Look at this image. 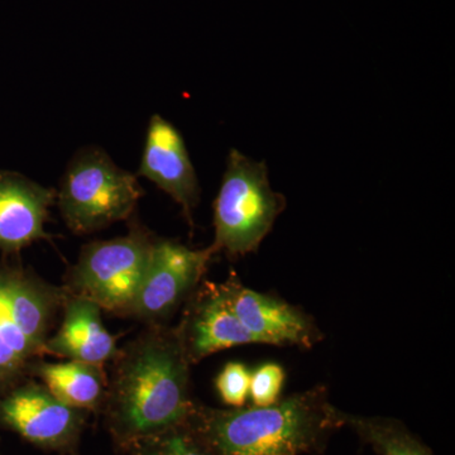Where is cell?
Here are the masks:
<instances>
[{"mask_svg": "<svg viewBox=\"0 0 455 455\" xmlns=\"http://www.w3.org/2000/svg\"><path fill=\"white\" fill-rule=\"evenodd\" d=\"M103 414L116 445L128 451L140 440L187 423L191 362L176 326L147 325L113 359Z\"/></svg>", "mask_w": 455, "mask_h": 455, "instance_id": "1", "label": "cell"}, {"mask_svg": "<svg viewBox=\"0 0 455 455\" xmlns=\"http://www.w3.org/2000/svg\"><path fill=\"white\" fill-rule=\"evenodd\" d=\"M324 386L298 392L266 407L212 409L196 403L188 423L212 455L320 453L346 427Z\"/></svg>", "mask_w": 455, "mask_h": 455, "instance_id": "2", "label": "cell"}, {"mask_svg": "<svg viewBox=\"0 0 455 455\" xmlns=\"http://www.w3.org/2000/svg\"><path fill=\"white\" fill-rule=\"evenodd\" d=\"M68 290L20 262L0 260V395L28 379L61 317Z\"/></svg>", "mask_w": 455, "mask_h": 455, "instance_id": "3", "label": "cell"}, {"mask_svg": "<svg viewBox=\"0 0 455 455\" xmlns=\"http://www.w3.org/2000/svg\"><path fill=\"white\" fill-rule=\"evenodd\" d=\"M143 196L139 176L121 169L100 147L88 146L66 166L56 204L71 233L86 235L130 220Z\"/></svg>", "mask_w": 455, "mask_h": 455, "instance_id": "4", "label": "cell"}, {"mask_svg": "<svg viewBox=\"0 0 455 455\" xmlns=\"http://www.w3.org/2000/svg\"><path fill=\"white\" fill-rule=\"evenodd\" d=\"M286 205V197L269 184L265 161H254L232 149L212 204V251L232 259L256 252Z\"/></svg>", "mask_w": 455, "mask_h": 455, "instance_id": "5", "label": "cell"}, {"mask_svg": "<svg viewBox=\"0 0 455 455\" xmlns=\"http://www.w3.org/2000/svg\"><path fill=\"white\" fill-rule=\"evenodd\" d=\"M156 236L133 215L127 235L83 245L79 259L66 274L65 289L94 301L101 310L130 316Z\"/></svg>", "mask_w": 455, "mask_h": 455, "instance_id": "6", "label": "cell"}, {"mask_svg": "<svg viewBox=\"0 0 455 455\" xmlns=\"http://www.w3.org/2000/svg\"><path fill=\"white\" fill-rule=\"evenodd\" d=\"M89 415L66 405L32 377L0 395V427L61 455L76 451Z\"/></svg>", "mask_w": 455, "mask_h": 455, "instance_id": "7", "label": "cell"}, {"mask_svg": "<svg viewBox=\"0 0 455 455\" xmlns=\"http://www.w3.org/2000/svg\"><path fill=\"white\" fill-rule=\"evenodd\" d=\"M214 256L212 247L191 250L178 241L156 236L130 316L147 325L164 324L199 287Z\"/></svg>", "mask_w": 455, "mask_h": 455, "instance_id": "8", "label": "cell"}, {"mask_svg": "<svg viewBox=\"0 0 455 455\" xmlns=\"http://www.w3.org/2000/svg\"><path fill=\"white\" fill-rule=\"evenodd\" d=\"M220 286L254 343L310 349L322 339L307 314L277 296L245 287L235 272Z\"/></svg>", "mask_w": 455, "mask_h": 455, "instance_id": "9", "label": "cell"}, {"mask_svg": "<svg viewBox=\"0 0 455 455\" xmlns=\"http://www.w3.org/2000/svg\"><path fill=\"white\" fill-rule=\"evenodd\" d=\"M137 176L149 180L172 197L193 229V215L200 203L202 188L184 137L160 114L149 119Z\"/></svg>", "mask_w": 455, "mask_h": 455, "instance_id": "10", "label": "cell"}, {"mask_svg": "<svg viewBox=\"0 0 455 455\" xmlns=\"http://www.w3.org/2000/svg\"><path fill=\"white\" fill-rule=\"evenodd\" d=\"M176 328L191 364L220 350L254 343L230 307L220 283L199 284L188 299L187 309Z\"/></svg>", "mask_w": 455, "mask_h": 455, "instance_id": "11", "label": "cell"}, {"mask_svg": "<svg viewBox=\"0 0 455 455\" xmlns=\"http://www.w3.org/2000/svg\"><path fill=\"white\" fill-rule=\"evenodd\" d=\"M53 204L55 188L22 173L0 170V251L17 254L35 242L51 239L44 227Z\"/></svg>", "mask_w": 455, "mask_h": 455, "instance_id": "12", "label": "cell"}, {"mask_svg": "<svg viewBox=\"0 0 455 455\" xmlns=\"http://www.w3.org/2000/svg\"><path fill=\"white\" fill-rule=\"evenodd\" d=\"M118 339L104 325L101 307L68 291L59 329L50 335L44 353L55 357L106 364L118 355Z\"/></svg>", "mask_w": 455, "mask_h": 455, "instance_id": "13", "label": "cell"}, {"mask_svg": "<svg viewBox=\"0 0 455 455\" xmlns=\"http://www.w3.org/2000/svg\"><path fill=\"white\" fill-rule=\"evenodd\" d=\"M35 377L66 405L92 412L103 411L106 403L108 376L103 364L65 359L62 362H44L38 359L29 370Z\"/></svg>", "mask_w": 455, "mask_h": 455, "instance_id": "14", "label": "cell"}, {"mask_svg": "<svg viewBox=\"0 0 455 455\" xmlns=\"http://www.w3.org/2000/svg\"><path fill=\"white\" fill-rule=\"evenodd\" d=\"M344 424L358 434L377 455H433L405 425L390 418L343 412Z\"/></svg>", "mask_w": 455, "mask_h": 455, "instance_id": "15", "label": "cell"}, {"mask_svg": "<svg viewBox=\"0 0 455 455\" xmlns=\"http://www.w3.org/2000/svg\"><path fill=\"white\" fill-rule=\"evenodd\" d=\"M128 451L132 455H212L188 420L157 435L140 440Z\"/></svg>", "mask_w": 455, "mask_h": 455, "instance_id": "16", "label": "cell"}, {"mask_svg": "<svg viewBox=\"0 0 455 455\" xmlns=\"http://www.w3.org/2000/svg\"><path fill=\"white\" fill-rule=\"evenodd\" d=\"M250 370L242 362H229L218 374L215 388L218 395L230 409L245 406L250 398Z\"/></svg>", "mask_w": 455, "mask_h": 455, "instance_id": "17", "label": "cell"}, {"mask_svg": "<svg viewBox=\"0 0 455 455\" xmlns=\"http://www.w3.org/2000/svg\"><path fill=\"white\" fill-rule=\"evenodd\" d=\"M284 379L283 368L277 363H263L251 372L250 398L252 406L266 407L281 400Z\"/></svg>", "mask_w": 455, "mask_h": 455, "instance_id": "18", "label": "cell"}]
</instances>
